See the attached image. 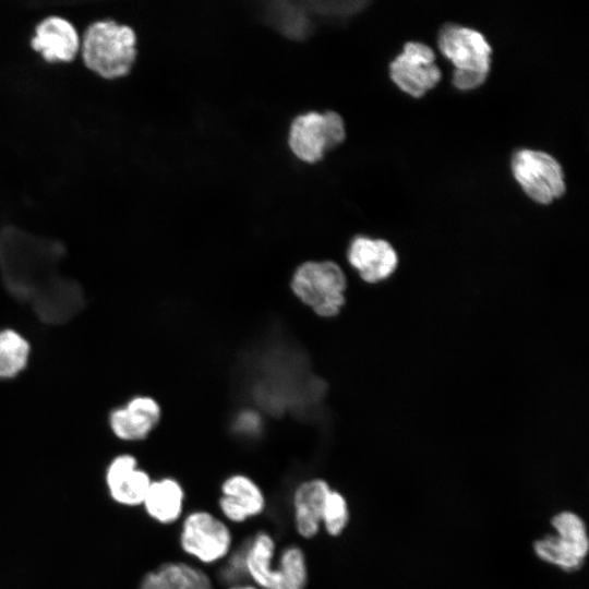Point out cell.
<instances>
[{
  "instance_id": "cell-1",
  "label": "cell",
  "mask_w": 589,
  "mask_h": 589,
  "mask_svg": "<svg viewBox=\"0 0 589 589\" xmlns=\"http://www.w3.org/2000/svg\"><path fill=\"white\" fill-rule=\"evenodd\" d=\"M65 250L57 240L8 226L0 231V274L8 291L47 324H62L85 305L81 286L59 273Z\"/></svg>"
},
{
  "instance_id": "cell-2",
  "label": "cell",
  "mask_w": 589,
  "mask_h": 589,
  "mask_svg": "<svg viewBox=\"0 0 589 589\" xmlns=\"http://www.w3.org/2000/svg\"><path fill=\"white\" fill-rule=\"evenodd\" d=\"M134 31L113 20L92 23L82 40V53L86 65L99 75L113 79L125 75L136 56Z\"/></svg>"
},
{
  "instance_id": "cell-3",
  "label": "cell",
  "mask_w": 589,
  "mask_h": 589,
  "mask_svg": "<svg viewBox=\"0 0 589 589\" xmlns=\"http://www.w3.org/2000/svg\"><path fill=\"white\" fill-rule=\"evenodd\" d=\"M347 279L342 268L333 261H308L292 274L293 294L321 317L336 316L345 304Z\"/></svg>"
},
{
  "instance_id": "cell-4",
  "label": "cell",
  "mask_w": 589,
  "mask_h": 589,
  "mask_svg": "<svg viewBox=\"0 0 589 589\" xmlns=\"http://www.w3.org/2000/svg\"><path fill=\"white\" fill-rule=\"evenodd\" d=\"M181 550L203 565L221 563L233 550V536L227 522L215 514L197 509L181 522Z\"/></svg>"
},
{
  "instance_id": "cell-5",
  "label": "cell",
  "mask_w": 589,
  "mask_h": 589,
  "mask_svg": "<svg viewBox=\"0 0 589 589\" xmlns=\"http://www.w3.org/2000/svg\"><path fill=\"white\" fill-rule=\"evenodd\" d=\"M512 172L524 192L546 205L565 193L564 172L558 161L545 152L520 149L512 158Z\"/></svg>"
},
{
  "instance_id": "cell-6",
  "label": "cell",
  "mask_w": 589,
  "mask_h": 589,
  "mask_svg": "<svg viewBox=\"0 0 589 589\" xmlns=\"http://www.w3.org/2000/svg\"><path fill=\"white\" fill-rule=\"evenodd\" d=\"M344 140L342 118L334 111H326L298 116L291 124L288 142L298 158L314 163L323 157L325 151L337 146Z\"/></svg>"
},
{
  "instance_id": "cell-7",
  "label": "cell",
  "mask_w": 589,
  "mask_h": 589,
  "mask_svg": "<svg viewBox=\"0 0 589 589\" xmlns=\"http://www.w3.org/2000/svg\"><path fill=\"white\" fill-rule=\"evenodd\" d=\"M438 49L455 67V72L486 79L492 48L485 37L469 27L447 25L437 38Z\"/></svg>"
},
{
  "instance_id": "cell-8",
  "label": "cell",
  "mask_w": 589,
  "mask_h": 589,
  "mask_svg": "<svg viewBox=\"0 0 589 589\" xmlns=\"http://www.w3.org/2000/svg\"><path fill=\"white\" fill-rule=\"evenodd\" d=\"M389 75L397 87L418 98L440 82L442 73L434 51L425 44L410 41L390 62Z\"/></svg>"
},
{
  "instance_id": "cell-9",
  "label": "cell",
  "mask_w": 589,
  "mask_h": 589,
  "mask_svg": "<svg viewBox=\"0 0 589 589\" xmlns=\"http://www.w3.org/2000/svg\"><path fill=\"white\" fill-rule=\"evenodd\" d=\"M152 478L139 467L131 454L113 457L105 471V484L110 498L118 505L136 507L143 504Z\"/></svg>"
},
{
  "instance_id": "cell-10",
  "label": "cell",
  "mask_w": 589,
  "mask_h": 589,
  "mask_svg": "<svg viewBox=\"0 0 589 589\" xmlns=\"http://www.w3.org/2000/svg\"><path fill=\"white\" fill-rule=\"evenodd\" d=\"M265 507L266 497L263 490L249 476L235 473L223 481L218 508L226 522H245L261 515Z\"/></svg>"
},
{
  "instance_id": "cell-11",
  "label": "cell",
  "mask_w": 589,
  "mask_h": 589,
  "mask_svg": "<svg viewBox=\"0 0 589 589\" xmlns=\"http://www.w3.org/2000/svg\"><path fill=\"white\" fill-rule=\"evenodd\" d=\"M347 256L350 265L368 284L387 279L398 264L397 253L389 242L363 236L353 239Z\"/></svg>"
},
{
  "instance_id": "cell-12",
  "label": "cell",
  "mask_w": 589,
  "mask_h": 589,
  "mask_svg": "<svg viewBox=\"0 0 589 589\" xmlns=\"http://www.w3.org/2000/svg\"><path fill=\"white\" fill-rule=\"evenodd\" d=\"M161 409L152 397L139 396L124 407L115 409L109 416V425L119 440L137 442L146 438L157 426Z\"/></svg>"
},
{
  "instance_id": "cell-13",
  "label": "cell",
  "mask_w": 589,
  "mask_h": 589,
  "mask_svg": "<svg viewBox=\"0 0 589 589\" xmlns=\"http://www.w3.org/2000/svg\"><path fill=\"white\" fill-rule=\"evenodd\" d=\"M329 491L327 481L320 478L304 480L293 490V524L300 537L312 539L320 532L323 508Z\"/></svg>"
},
{
  "instance_id": "cell-14",
  "label": "cell",
  "mask_w": 589,
  "mask_h": 589,
  "mask_svg": "<svg viewBox=\"0 0 589 589\" xmlns=\"http://www.w3.org/2000/svg\"><path fill=\"white\" fill-rule=\"evenodd\" d=\"M31 44L48 61H69L79 50L80 37L70 21L51 15L37 24Z\"/></svg>"
},
{
  "instance_id": "cell-15",
  "label": "cell",
  "mask_w": 589,
  "mask_h": 589,
  "mask_svg": "<svg viewBox=\"0 0 589 589\" xmlns=\"http://www.w3.org/2000/svg\"><path fill=\"white\" fill-rule=\"evenodd\" d=\"M139 589H214V585L202 568L172 561L147 572L142 577Z\"/></svg>"
},
{
  "instance_id": "cell-16",
  "label": "cell",
  "mask_w": 589,
  "mask_h": 589,
  "mask_svg": "<svg viewBox=\"0 0 589 589\" xmlns=\"http://www.w3.org/2000/svg\"><path fill=\"white\" fill-rule=\"evenodd\" d=\"M184 498L181 483L175 478L164 477L152 480L142 506L156 522L171 525L181 518Z\"/></svg>"
},
{
  "instance_id": "cell-17",
  "label": "cell",
  "mask_w": 589,
  "mask_h": 589,
  "mask_svg": "<svg viewBox=\"0 0 589 589\" xmlns=\"http://www.w3.org/2000/svg\"><path fill=\"white\" fill-rule=\"evenodd\" d=\"M309 572L303 550L289 544L274 560L267 589H305Z\"/></svg>"
},
{
  "instance_id": "cell-18",
  "label": "cell",
  "mask_w": 589,
  "mask_h": 589,
  "mask_svg": "<svg viewBox=\"0 0 589 589\" xmlns=\"http://www.w3.org/2000/svg\"><path fill=\"white\" fill-rule=\"evenodd\" d=\"M29 344L13 329L0 330V380L17 375L26 365Z\"/></svg>"
},
{
  "instance_id": "cell-19",
  "label": "cell",
  "mask_w": 589,
  "mask_h": 589,
  "mask_svg": "<svg viewBox=\"0 0 589 589\" xmlns=\"http://www.w3.org/2000/svg\"><path fill=\"white\" fill-rule=\"evenodd\" d=\"M556 537L569 546L577 556L585 560L589 550V539L582 519L572 512H562L552 519Z\"/></svg>"
},
{
  "instance_id": "cell-20",
  "label": "cell",
  "mask_w": 589,
  "mask_h": 589,
  "mask_svg": "<svg viewBox=\"0 0 589 589\" xmlns=\"http://www.w3.org/2000/svg\"><path fill=\"white\" fill-rule=\"evenodd\" d=\"M534 552L539 558L569 572L578 569L584 562L556 536L536 541Z\"/></svg>"
},
{
  "instance_id": "cell-21",
  "label": "cell",
  "mask_w": 589,
  "mask_h": 589,
  "mask_svg": "<svg viewBox=\"0 0 589 589\" xmlns=\"http://www.w3.org/2000/svg\"><path fill=\"white\" fill-rule=\"evenodd\" d=\"M349 509L345 496L330 489L328 492L323 514H322V528L332 537L341 534L348 524Z\"/></svg>"
},
{
  "instance_id": "cell-22",
  "label": "cell",
  "mask_w": 589,
  "mask_h": 589,
  "mask_svg": "<svg viewBox=\"0 0 589 589\" xmlns=\"http://www.w3.org/2000/svg\"><path fill=\"white\" fill-rule=\"evenodd\" d=\"M245 541L237 549H233L230 554L221 562L218 570L219 580L227 587L236 584L245 582Z\"/></svg>"
},
{
  "instance_id": "cell-23",
  "label": "cell",
  "mask_w": 589,
  "mask_h": 589,
  "mask_svg": "<svg viewBox=\"0 0 589 589\" xmlns=\"http://www.w3.org/2000/svg\"><path fill=\"white\" fill-rule=\"evenodd\" d=\"M225 589H259L256 586L252 585L249 581L227 586Z\"/></svg>"
}]
</instances>
